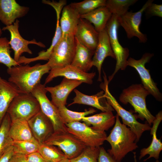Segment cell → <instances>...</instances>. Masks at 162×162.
<instances>
[{
    "label": "cell",
    "instance_id": "obj_40",
    "mask_svg": "<svg viewBox=\"0 0 162 162\" xmlns=\"http://www.w3.org/2000/svg\"><path fill=\"white\" fill-rule=\"evenodd\" d=\"M14 154L13 147L11 146L0 157V162H9Z\"/></svg>",
    "mask_w": 162,
    "mask_h": 162
},
{
    "label": "cell",
    "instance_id": "obj_1",
    "mask_svg": "<svg viewBox=\"0 0 162 162\" xmlns=\"http://www.w3.org/2000/svg\"><path fill=\"white\" fill-rule=\"evenodd\" d=\"M115 117V125L106 140L111 146L108 152L117 162H121L128 153L138 147L136 134L129 128L121 122L117 114Z\"/></svg>",
    "mask_w": 162,
    "mask_h": 162
},
{
    "label": "cell",
    "instance_id": "obj_13",
    "mask_svg": "<svg viewBox=\"0 0 162 162\" xmlns=\"http://www.w3.org/2000/svg\"><path fill=\"white\" fill-rule=\"evenodd\" d=\"M19 21L17 19L13 24L4 26L2 29V31H8L10 34L9 44L11 48L14 52V58L17 62L22 53L27 52L30 54H32V51L28 48L29 44H33L40 47H45L44 44L40 42H37L35 39L28 40L24 39L19 33Z\"/></svg>",
    "mask_w": 162,
    "mask_h": 162
},
{
    "label": "cell",
    "instance_id": "obj_5",
    "mask_svg": "<svg viewBox=\"0 0 162 162\" xmlns=\"http://www.w3.org/2000/svg\"><path fill=\"white\" fill-rule=\"evenodd\" d=\"M40 110L38 100L31 93H21L13 99L7 113L11 121L18 120L28 121Z\"/></svg>",
    "mask_w": 162,
    "mask_h": 162
},
{
    "label": "cell",
    "instance_id": "obj_4",
    "mask_svg": "<svg viewBox=\"0 0 162 162\" xmlns=\"http://www.w3.org/2000/svg\"><path fill=\"white\" fill-rule=\"evenodd\" d=\"M103 77L104 82L100 84V86L104 92V96L107 102L121 118L123 124L128 126L136 134L137 137L136 142H138L144 132L150 130V125L148 123L142 124L138 122L132 112L124 109L119 104L109 91L108 80L104 72Z\"/></svg>",
    "mask_w": 162,
    "mask_h": 162
},
{
    "label": "cell",
    "instance_id": "obj_6",
    "mask_svg": "<svg viewBox=\"0 0 162 162\" xmlns=\"http://www.w3.org/2000/svg\"><path fill=\"white\" fill-rule=\"evenodd\" d=\"M119 26L118 17L112 14L106 24V28L116 62L114 72L109 77L108 83L119 70H124L128 66L127 62L129 51L127 48L123 47L119 41L118 31Z\"/></svg>",
    "mask_w": 162,
    "mask_h": 162
},
{
    "label": "cell",
    "instance_id": "obj_9",
    "mask_svg": "<svg viewBox=\"0 0 162 162\" xmlns=\"http://www.w3.org/2000/svg\"><path fill=\"white\" fill-rule=\"evenodd\" d=\"M55 146L70 160L78 156L86 146L78 138L68 132H54L43 143Z\"/></svg>",
    "mask_w": 162,
    "mask_h": 162
},
{
    "label": "cell",
    "instance_id": "obj_14",
    "mask_svg": "<svg viewBox=\"0 0 162 162\" xmlns=\"http://www.w3.org/2000/svg\"><path fill=\"white\" fill-rule=\"evenodd\" d=\"M96 73H88L83 71L71 64L64 67L51 69L45 80L44 84L58 76H64L69 80H76L89 84L92 83Z\"/></svg>",
    "mask_w": 162,
    "mask_h": 162
},
{
    "label": "cell",
    "instance_id": "obj_41",
    "mask_svg": "<svg viewBox=\"0 0 162 162\" xmlns=\"http://www.w3.org/2000/svg\"><path fill=\"white\" fill-rule=\"evenodd\" d=\"M9 162H28V161L26 155L14 153L10 158Z\"/></svg>",
    "mask_w": 162,
    "mask_h": 162
},
{
    "label": "cell",
    "instance_id": "obj_8",
    "mask_svg": "<svg viewBox=\"0 0 162 162\" xmlns=\"http://www.w3.org/2000/svg\"><path fill=\"white\" fill-rule=\"evenodd\" d=\"M45 87L44 84L40 83L34 87L31 93L38 100L42 112L51 122L54 132H68L67 127L60 116L58 108L47 97V92Z\"/></svg>",
    "mask_w": 162,
    "mask_h": 162
},
{
    "label": "cell",
    "instance_id": "obj_35",
    "mask_svg": "<svg viewBox=\"0 0 162 162\" xmlns=\"http://www.w3.org/2000/svg\"><path fill=\"white\" fill-rule=\"evenodd\" d=\"M57 16L56 28L54 36L52 43L49 48L46 51H42L39 52L38 56L35 58L36 60H48L49 56L55 45L62 36V32L59 24L60 14L61 10L59 9L56 10Z\"/></svg>",
    "mask_w": 162,
    "mask_h": 162
},
{
    "label": "cell",
    "instance_id": "obj_20",
    "mask_svg": "<svg viewBox=\"0 0 162 162\" xmlns=\"http://www.w3.org/2000/svg\"><path fill=\"white\" fill-rule=\"evenodd\" d=\"M74 91L76 96L73 102L68 106L76 104H83L96 108L102 112H112L114 110L107 102L103 90L92 95L84 94L76 89H74Z\"/></svg>",
    "mask_w": 162,
    "mask_h": 162
},
{
    "label": "cell",
    "instance_id": "obj_24",
    "mask_svg": "<svg viewBox=\"0 0 162 162\" xmlns=\"http://www.w3.org/2000/svg\"><path fill=\"white\" fill-rule=\"evenodd\" d=\"M75 39V52L70 64L87 72L93 66L92 59L94 52L80 43L76 38Z\"/></svg>",
    "mask_w": 162,
    "mask_h": 162
},
{
    "label": "cell",
    "instance_id": "obj_22",
    "mask_svg": "<svg viewBox=\"0 0 162 162\" xmlns=\"http://www.w3.org/2000/svg\"><path fill=\"white\" fill-rule=\"evenodd\" d=\"M20 94L14 84L0 76V125L11 103Z\"/></svg>",
    "mask_w": 162,
    "mask_h": 162
},
{
    "label": "cell",
    "instance_id": "obj_29",
    "mask_svg": "<svg viewBox=\"0 0 162 162\" xmlns=\"http://www.w3.org/2000/svg\"><path fill=\"white\" fill-rule=\"evenodd\" d=\"M11 122L10 117L6 113L0 125V157L11 146L13 141L9 135Z\"/></svg>",
    "mask_w": 162,
    "mask_h": 162
},
{
    "label": "cell",
    "instance_id": "obj_31",
    "mask_svg": "<svg viewBox=\"0 0 162 162\" xmlns=\"http://www.w3.org/2000/svg\"><path fill=\"white\" fill-rule=\"evenodd\" d=\"M40 145L34 138L29 140L13 141L11 146L14 153L26 155L38 151Z\"/></svg>",
    "mask_w": 162,
    "mask_h": 162
},
{
    "label": "cell",
    "instance_id": "obj_39",
    "mask_svg": "<svg viewBox=\"0 0 162 162\" xmlns=\"http://www.w3.org/2000/svg\"><path fill=\"white\" fill-rule=\"evenodd\" d=\"M26 156L28 162H46L38 151Z\"/></svg>",
    "mask_w": 162,
    "mask_h": 162
},
{
    "label": "cell",
    "instance_id": "obj_45",
    "mask_svg": "<svg viewBox=\"0 0 162 162\" xmlns=\"http://www.w3.org/2000/svg\"><path fill=\"white\" fill-rule=\"evenodd\" d=\"M153 162H160L158 160H156L155 161Z\"/></svg>",
    "mask_w": 162,
    "mask_h": 162
},
{
    "label": "cell",
    "instance_id": "obj_17",
    "mask_svg": "<svg viewBox=\"0 0 162 162\" xmlns=\"http://www.w3.org/2000/svg\"><path fill=\"white\" fill-rule=\"evenodd\" d=\"M81 81L64 78L60 83L54 87H46V89L51 95V102L57 108L65 106L68 97L75 88L81 84Z\"/></svg>",
    "mask_w": 162,
    "mask_h": 162
},
{
    "label": "cell",
    "instance_id": "obj_43",
    "mask_svg": "<svg viewBox=\"0 0 162 162\" xmlns=\"http://www.w3.org/2000/svg\"><path fill=\"white\" fill-rule=\"evenodd\" d=\"M58 162H69V159L67 158H65V159H63Z\"/></svg>",
    "mask_w": 162,
    "mask_h": 162
},
{
    "label": "cell",
    "instance_id": "obj_25",
    "mask_svg": "<svg viewBox=\"0 0 162 162\" xmlns=\"http://www.w3.org/2000/svg\"><path fill=\"white\" fill-rule=\"evenodd\" d=\"M82 121L88 125H92L93 129L105 131L115 123L116 117L112 112H102L90 116H85Z\"/></svg>",
    "mask_w": 162,
    "mask_h": 162
},
{
    "label": "cell",
    "instance_id": "obj_27",
    "mask_svg": "<svg viewBox=\"0 0 162 162\" xmlns=\"http://www.w3.org/2000/svg\"><path fill=\"white\" fill-rule=\"evenodd\" d=\"M9 135L13 141L26 140L34 138L28 121L24 120L11 121Z\"/></svg>",
    "mask_w": 162,
    "mask_h": 162
},
{
    "label": "cell",
    "instance_id": "obj_34",
    "mask_svg": "<svg viewBox=\"0 0 162 162\" xmlns=\"http://www.w3.org/2000/svg\"><path fill=\"white\" fill-rule=\"evenodd\" d=\"M9 41L6 37H0V63L8 68L20 65L10 56Z\"/></svg>",
    "mask_w": 162,
    "mask_h": 162
},
{
    "label": "cell",
    "instance_id": "obj_7",
    "mask_svg": "<svg viewBox=\"0 0 162 162\" xmlns=\"http://www.w3.org/2000/svg\"><path fill=\"white\" fill-rule=\"evenodd\" d=\"M74 36L62 35L53 48L47 63L51 69L64 67L71 64L75 50Z\"/></svg>",
    "mask_w": 162,
    "mask_h": 162
},
{
    "label": "cell",
    "instance_id": "obj_37",
    "mask_svg": "<svg viewBox=\"0 0 162 162\" xmlns=\"http://www.w3.org/2000/svg\"><path fill=\"white\" fill-rule=\"evenodd\" d=\"M145 11L147 16H155L161 18L162 4H158L152 3L147 7Z\"/></svg>",
    "mask_w": 162,
    "mask_h": 162
},
{
    "label": "cell",
    "instance_id": "obj_10",
    "mask_svg": "<svg viewBox=\"0 0 162 162\" xmlns=\"http://www.w3.org/2000/svg\"><path fill=\"white\" fill-rule=\"evenodd\" d=\"M65 125L68 132L74 135L86 146L100 147L107 136L105 131L95 130L84 122H76Z\"/></svg>",
    "mask_w": 162,
    "mask_h": 162
},
{
    "label": "cell",
    "instance_id": "obj_38",
    "mask_svg": "<svg viewBox=\"0 0 162 162\" xmlns=\"http://www.w3.org/2000/svg\"><path fill=\"white\" fill-rule=\"evenodd\" d=\"M98 162H117L103 147H100Z\"/></svg>",
    "mask_w": 162,
    "mask_h": 162
},
{
    "label": "cell",
    "instance_id": "obj_33",
    "mask_svg": "<svg viewBox=\"0 0 162 162\" xmlns=\"http://www.w3.org/2000/svg\"><path fill=\"white\" fill-rule=\"evenodd\" d=\"M106 2V0H85L78 2H72L69 4L82 15L99 8L105 6Z\"/></svg>",
    "mask_w": 162,
    "mask_h": 162
},
{
    "label": "cell",
    "instance_id": "obj_11",
    "mask_svg": "<svg viewBox=\"0 0 162 162\" xmlns=\"http://www.w3.org/2000/svg\"><path fill=\"white\" fill-rule=\"evenodd\" d=\"M154 54L146 52L139 60L130 57L127 62V65L134 68L138 73L141 79L142 84L156 100L161 101L162 94L157 85L151 78L149 70L145 67V64L149 62Z\"/></svg>",
    "mask_w": 162,
    "mask_h": 162
},
{
    "label": "cell",
    "instance_id": "obj_12",
    "mask_svg": "<svg viewBox=\"0 0 162 162\" xmlns=\"http://www.w3.org/2000/svg\"><path fill=\"white\" fill-rule=\"evenodd\" d=\"M153 2V0H148L138 11L133 12L131 11H128L122 16L118 17L119 26L124 28L128 38L130 39L136 37L138 38L140 43H145L147 41V35L140 31V26L143 13Z\"/></svg>",
    "mask_w": 162,
    "mask_h": 162
},
{
    "label": "cell",
    "instance_id": "obj_15",
    "mask_svg": "<svg viewBox=\"0 0 162 162\" xmlns=\"http://www.w3.org/2000/svg\"><path fill=\"white\" fill-rule=\"evenodd\" d=\"M28 122L33 137L40 144L54 132L51 122L41 110Z\"/></svg>",
    "mask_w": 162,
    "mask_h": 162
},
{
    "label": "cell",
    "instance_id": "obj_28",
    "mask_svg": "<svg viewBox=\"0 0 162 162\" xmlns=\"http://www.w3.org/2000/svg\"><path fill=\"white\" fill-rule=\"evenodd\" d=\"M38 151L46 162H58L67 158L59 148L53 145L40 144Z\"/></svg>",
    "mask_w": 162,
    "mask_h": 162
},
{
    "label": "cell",
    "instance_id": "obj_30",
    "mask_svg": "<svg viewBox=\"0 0 162 162\" xmlns=\"http://www.w3.org/2000/svg\"><path fill=\"white\" fill-rule=\"evenodd\" d=\"M60 116L65 124L82 120L86 116L93 113L96 110L93 108H90L83 112H77L70 110L63 106L58 108Z\"/></svg>",
    "mask_w": 162,
    "mask_h": 162
},
{
    "label": "cell",
    "instance_id": "obj_3",
    "mask_svg": "<svg viewBox=\"0 0 162 162\" xmlns=\"http://www.w3.org/2000/svg\"><path fill=\"white\" fill-rule=\"evenodd\" d=\"M149 92L142 84H133L124 89L119 97V100L122 104L126 105L130 104L138 114L141 119H145L148 124L151 125L155 119L147 109L146 98Z\"/></svg>",
    "mask_w": 162,
    "mask_h": 162
},
{
    "label": "cell",
    "instance_id": "obj_44",
    "mask_svg": "<svg viewBox=\"0 0 162 162\" xmlns=\"http://www.w3.org/2000/svg\"><path fill=\"white\" fill-rule=\"evenodd\" d=\"M2 29H1L0 27V37L1 36L2 34Z\"/></svg>",
    "mask_w": 162,
    "mask_h": 162
},
{
    "label": "cell",
    "instance_id": "obj_2",
    "mask_svg": "<svg viewBox=\"0 0 162 162\" xmlns=\"http://www.w3.org/2000/svg\"><path fill=\"white\" fill-rule=\"evenodd\" d=\"M51 69L47 62L32 66L28 64L14 66L7 69L10 75L8 81L14 84L21 93L30 94L34 87L40 83L43 76Z\"/></svg>",
    "mask_w": 162,
    "mask_h": 162
},
{
    "label": "cell",
    "instance_id": "obj_16",
    "mask_svg": "<svg viewBox=\"0 0 162 162\" xmlns=\"http://www.w3.org/2000/svg\"><path fill=\"white\" fill-rule=\"evenodd\" d=\"M110 56L115 59L106 28L99 33L98 41L92 59L93 66L98 73V81H101V67L105 58Z\"/></svg>",
    "mask_w": 162,
    "mask_h": 162
},
{
    "label": "cell",
    "instance_id": "obj_32",
    "mask_svg": "<svg viewBox=\"0 0 162 162\" xmlns=\"http://www.w3.org/2000/svg\"><path fill=\"white\" fill-rule=\"evenodd\" d=\"M137 0H107L105 6L112 14L118 17L124 14L129 7L135 4Z\"/></svg>",
    "mask_w": 162,
    "mask_h": 162
},
{
    "label": "cell",
    "instance_id": "obj_19",
    "mask_svg": "<svg viewBox=\"0 0 162 162\" xmlns=\"http://www.w3.org/2000/svg\"><path fill=\"white\" fill-rule=\"evenodd\" d=\"M99 33L91 23L80 18L74 37L78 41L94 53L98 41Z\"/></svg>",
    "mask_w": 162,
    "mask_h": 162
},
{
    "label": "cell",
    "instance_id": "obj_18",
    "mask_svg": "<svg viewBox=\"0 0 162 162\" xmlns=\"http://www.w3.org/2000/svg\"><path fill=\"white\" fill-rule=\"evenodd\" d=\"M29 8L20 5L15 0H0V20L6 26L26 15Z\"/></svg>",
    "mask_w": 162,
    "mask_h": 162
},
{
    "label": "cell",
    "instance_id": "obj_36",
    "mask_svg": "<svg viewBox=\"0 0 162 162\" xmlns=\"http://www.w3.org/2000/svg\"><path fill=\"white\" fill-rule=\"evenodd\" d=\"M100 147L86 146L78 156L69 162H98Z\"/></svg>",
    "mask_w": 162,
    "mask_h": 162
},
{
    "label": "cell",
    "instance_id": "obj_42",
    "mask_svg": "<svg viewBox=\"0 0 162 162\" xmlns=\"http://www.w3.org/2000/svg\"><path fill=\"white\" fill-rule=\"evenodd\" d=\"M134 154V162H137L136 157V152H133Z\"/></svg>",
    "mask_w": 162,
    "mask_h": 162
},
{
    "label": "cell",
    "instance_id": "obj_23",
    "mask_svg": "<svg viewBox=\"0 0 162 162\" xmlns=\"http://www.w3.org/2000/svg\"><path fill=\"white\" fill-rule=\"evenodd\" d=\"M80 18V15L75 8L69 4L65 6L59 20L62 35L74 36Z\"/></svg>",
    "mask_w": 162,
    "mask_h": 162
},
{
    "label": "cell",
    "instance_id": "obj_26",
    "mask_svg": "<svg viewBox=\"0 0 162 162\" xmlns=\"http://www.w3.org/2000/svg\"><path fill=\"white\" fill-rule=\"evenodd\" d=\"M112 15V13L107 8L104 6L80 15V18L85 19L93 24L96 30L99 33L105 29Z\"/></svg>",
    "mask_w": 162,
    "mask_h": 162
},
{
    "label": "cell",
    "instance_id": "obj_21",
    "mask_svg": "<svg viewBox=\"0 0 162 162\" xmlns=\"http://www.w3.org/2000/svg\"><path fill=\"white\" fill-rule=\"evenodd\" d=\"M155 119L153 123V126L150 129V134L152 135V140L150 145L147 148H143L140 150L139 159L140 160L146 155L149 156L144 160L146 161L151 158H153L156 160L159 158V155L162 150V143L160 139L157 137V131L158 127L162 120V112L160 111L156 115Z\"/></svg>",
    "mask_w": 162,
    "mask_h": 162
}]
</instances>
